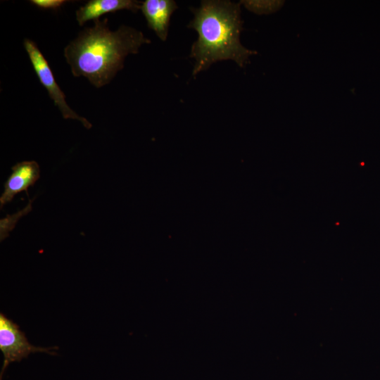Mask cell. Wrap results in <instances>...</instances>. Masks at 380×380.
Returning a JSON list of instances; mask_svg holds the SVG:
<instances>
[{
  "label": "cell",
  "mask_w": 380,
  "mask_h": 380,
  "mask_svg": "<svg viewBox=\"0 0 380 380\" xmlns=\"http://www.w3.org/2000/svg\"><path fill=\"white\" fill-rule=\"evenodd\" d=\"M64 49V56L75 77H84L96 88L108 84L124 67L125 57L136 54L151 40L132 27L122 25L116 31L108 19H97Z\"/></svg>",
  "instance_id": "1"
},
{
  "label": "cell",
  "mask_w": 380,
  "mask_h": 380,
  "mask_svg": "<svg viewBox=\"0 0 380 380\" xmlns=\"http://www.w3.org/2000/svg\"><path fill=\"white\" fill-rule=\"evenodd\" d=\"M240 5L230 1L205 0L199 8H191L194 18L187 27L198 34L189 56L195 61L193 76L220 61L232 60L243 67L249 63V57L257 53L240 42L243 30Z\"/></svg>",
  "instance_id": "2"
},
{
  "label": "cell",
  "mask_w": 380,
  "mask_h": 380,
  "mask_svg": "<svg viewBox=\"0 0 380 380\" xmlns=\"http://www.w3.org/2000/svg\"><path fill=\"white\" fill-rule=\"evenodd\" d=\"M23 45L39 81L47 90L50 98L61 111L63 118L77 120L85 128L90 129L92 127L91 124L86 118L76 113L68 106L65 94L58 85L46 59L37 44L32 40L25 38Z\"/></svg>",
  "instance_id": "3"
},
{
  "label": "cell",
  "mask_w": 380,
  "mask_h": 380,
  "mask_svg": "<svg viewBox=\"0 0 380 380\" xmlns=\"http://www.w3.org/2000/svg\"><path fill=\"white\" fill-rule=\"evenodd\" d=\"M56 347L42 348L32 345L19 326L0 313V350L4 355V364L1 372V380L7 366L13 362H20L31 353H46L56 355Z\"/></svg>",
  "instance_id": "4"
},
{
  "label": "cell",
  "mask_w": 380,
  "mask_h": 380,
  "mask_svg": "<svg viewBox=\"0 0 380 380\" xmlns=\"http://www.w3.org/2000/svg\"><path fill=\"white\" fill-rule=\"evenodd\" d=\"M12 173L4 184V190L0 197L1 209L11 202L16 194L26 191L40 177L39 164L34 160L23 161L11 167Z\"/></svg>",
  "instance_id": "5"
},
{
  "label": "cell",
  "mask_w": 380,
  "mask_h": 380,
  "mask_svg": "<svg viewBox=\"0 0 380 380\" xmlns=\"http://www.w3.org/2000/svg\"><path fill=\"white\" fill-rule=\"evenodd\" d=\"M177 8L173 0H146L141 6L148 27L163 42L167 38L170 17Z\"/></svg>",
  "instance_id": "6"
},
{
  "label": "cell",
  "mask_w": 380,
  "mask_h": 380,
  "mask_svg": "<svg viewBox=\"0 0 380 380\" xmlns=\"http://www.w3.org/2000/svg\"><path fill=\"white\" fill-rule=\"evenodd\" d=\"M141 6V2L135 0H91L76 11V20L82 26L89 20L94 21L110 12L129 10L137 13Z\"/></svg>",
  "instance_id": "7"
},
{
  "label": "cell",
  "mask_w": 380,
  "mask_h": 380,
  "mask_svg": "<svg viewBox=\"0 0 380 380\" xmlns=\"http://www.w3.org/2000/svg\"><path fill=\"white\" fill-rule=\"evenodd\" d=\"M284 1H241L248 10L258 14H270L279 10L284 5Z\"/></svg>",
  "instance_id": "8"
},
{
  "label": "cell",
  "mask_w": 380,
  "mask_h": 380,
  "mask_svg": "<svg viewBox=\"0 0 380 380\" xmlns=\"http://www.w3.org/2000/svg\"><path fill=\"white\" fill-rule=\"evenodd\" d=\"M32 200H30L27 205L23 210L12 215H7L6 217L1 219L0 220V240L4 241L8 236V234L15 227L16 223L19 219L27 215L30 210H32Z\"/></svg>",
  "instance_id": "9"
},
{
  "label": "cell",
  "mask_w": 380,
  "mask_h": 380,
  "mask_svg": "<svg viewBox=\"0 0 380 380\" xmlns=\"http://www.w3.org/2000/svg\"><path fill=\"white\" fill-rule=\"evenodd\" d=\"M68 1L65 0H31L30 3L42 9L58 10Z\"/></svg>",
  "instance_id": "10"
}]
</instances>
